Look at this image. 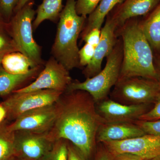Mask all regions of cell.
<instances>
[{"label": "cell", "mask_w": 160, "mask_h": 160, "mask_svg": "<svg viewBox=\"0 0 160 160\" xmlns=\"http://www.w3.org/2000/svg\"><path fill=\"white\" fill-rule=\"evenodd\" d=\"M55 120L47 132L52 142L64 139L89 160L94 151L98 130L106 122L97 111L92 97L83 90L66 91L54 104Z\"/></svg>", "instance_id": "6da1fadb"}, {"label": "cell", "mask_w": 160, "mask_h": 160, "mask_svg": "<svg viewBox=\"0 0 160 160\" xmlns=\"http://www.w3.org/2000/svg\"><path fill=\"white\" fill-rule=\"evenodd\" d=\"M102 145V148L99 149L97 152L94 160H112L113 156Z\"/></svg>", "instance_id": "4dcf8cb0"}, {"label": "cell", "mask_w": 160, "mask_h": 160, "mask_svg": "<svg viewBox=\"0 0 160 160\" xmlns=\"http://www.w3.org/2000/svg\"><path fill=\"white\" fill-rule=\"evenodd\" d=\"M34 5V0H30L15 12L7 26L19 51L38 66H44L46 62L42 58V47L33 36L32 24L36 14Z\"/></svg>", "instance_id": "5b68a950"}, {"label": "cell", "mask_w": 160, "mask_h": 160, "mask_svg": "<svg viewBox=\"0 0 160 160\" xmlns=\"http://www.w3.org/2000/svg\"><path fill=\"white\" fill-rule=\"evenodd\" d=\"M54 104L24 112L9 123L8 128L12 132L26 130L39 133L48 132L55 120L56 113Z\"/></svg>", "instance_id": "7c38bea8"}, {"label": "cell", "mask_w": 160, "mask_h": 160, "mask_svg": "<svg viewBox=\"0 0 160 160\" xmlns=\"http://www.w3.org/2000/svg\"><path fill=\"white\" fill-rule=\"evenodd\" d=\"M63 0H42L36 10V17L32 24L33 31L45 20L57 23L63 9Z\"/></svg>", "instance_id": "ffe728a7"}, {"label": "cell", "mask_w": 160, "mask_h": 160, "mask_svg": "<svg viewBox=\"0 0 160 160\" xmlns=\"http://www.w3.org/2000/svg\"><path fill=\"white\" fill-rule=\"evenodd\" d=\"M118 28L116 22L108 14L101 29V39L95 49L93 57L91 62L83 69L82 74L86 79L94 76L102 70L103 60L111 53L118 39L116 32Z\"/></svg>", "instance_id": "4fadbf2b"}, {"label": "cell", "mask_w": 160, "mask_h": 160, "mask_svg": "<svg viewBox=\"0 0 160 160\" xmlns=\"http://www.w3.org/2000/svg\"><path fill=\"white\" fill-rule=\"evenodd\" d=\"M112 160H143V158L138 156L129 153H119L112 155Z\"/></svg>", "instance_id": "1f68e13d"}, {"label": "cell", "mask_w": 160, "mask_h": 160, "mask_svg": "<svg viewBox=\"0 0 160 160\" xmlns=\"http://www.w3.org/2000/svg\"><path fill=\"white\" fill-rule=\"evenodd\" d=\"M122 60V42L118 37L112 52L106 57L104 69L94 76L86 78L83 82L72 80L66 91L80 90L87 92L96 103L105 100L108 98L111 89L119 79Z\"/></svg>", "instance_id": "277c9868"}, {"label": "cell", "mask_w": 160, "mask_h": 160, "mask_svg": "<svg viewBox=\"0 0 160 160\" xmlns=\"http://www.w3.org/2000/svg\"><path fill=\"white\" fill-rule=\"evenodd\" d=\"M76 2V0H66L51 50L52 56L69 71L80 67L78 41L87 18L78 14Z\"/></svg>", "instance_id": "3957f363"}, {"label": "cell", "mask_w": 160, "mask_h": 160, "mask_svg": "<svg viewBox=\"0 0 160 160\" xmlns=\"http://www.w3.org/2000/svg\"><path fill=\"white\" fill-rule=\"evenodd\" d=\"M68 145L67 140H57L51 149L41 160H68Z\"/></svg>", "instance_id": "603a6c76"}, {"label": "cell", "mask_w": 160, "mask_h": 160, "mask_svg": "<svg viewBox=\"0 0 160 160\" xmlns=\"http://www.w3.org/2000/svg\"><path fill=\"white\" fill-rule=\"evenodd\" d=\"M154 104L153 107L142 115L138 120L150 121L160 119V94Z\"/></svg>", "instance_id": "83f0119b"}, {"label": "cell", "mask_w": 160, "mask_h": 160, "mask_svg": "<svg viewBox=\"0 0 160 160\" xmlns=\"http://www.w3.org/2000/svg\"><path fill=\"white\" fill-rule=\"evenodd\" d=\"M143 160H160V155L158 156L152 158L148 159H145Z\"/></svg>", "instance_id": "d590c367"}, {"label": "cell", "mask_w": 160, "mask_h": 160, "mask_svg": "<svg viewBox=\"0 0 160 160\" xmlns=\"http://www.w3.org/2000/svg\"><path fill=\"white\" fill-rule=\"evenodd\" d=\"M101 0H76V10L79 15L87 17L99 4Z\"/></svg>", "instance_id": "d4e9b609"}, {"label": "cell", "mask_w": 160, "mask_h": 160, "mask_svg": "<svg viewBox=\"0 0 160 160\" xmlns=\"http://www.w3.org/2000/svg\"><path fill=\"white\" fill-rule=\"evenodd\" d=\"M146 134L134 123H103L97 133V142L123 141Z\"/></svg>", "instance_id": "9a60e30c"}, {"label": "cell", "mask_w": 160, "mask_h": 160, "mask_svg": "<svg viewBox=\"0 0 160 160\" xmlns=\"http://www.w3.org/2000/svg\"><path fill=\"white\" fill-rule=\"evenodd\" d=\"M139 18L126 21L117 30L123 45V60L119 78L141 77L157 80L154 55L141 29Z\"/></svg>", "instance_id": "7a4b0ae2"}, {"label": "cell", "mask_w": 160, "mask_h": 160, "mask_svg": "<svg viewBox=\"0 0 160 160\" xmlns=\"http://www.w3.org/2000/svg\"><path fill=\"white\" fill-rule=\"evenodd\" d=\"M1 65L7 72L13 74H25L40 66L19 51L12 52L5 55Z\"/></svg>", "instance_id": "d6986e66"}, {"label": "cell", "mask_w": 160, "mask_h": 160, "mask_svg": "<svg viewBox=\"0 0 160 160\" xmlns=\"http://www.w3.org/2000/svg\"><path fill=\"white\" fill-rule=\"evenodd\" d=\"M18 0H0V20L8 24L15 14Z\"/></svg>", "instance_id": "cb8c5ba5"}, {"label": "cell", "mask_w": 160, "mask_h": 160, "mask_svg": "<svg viewBox=\"0 0 160 160\" xmlns=\"http://www.w3.org/2000/svg\"><path fill=\"white\" fill-rule=\"evenodd\" d=\"M44 66H40L25 74L7 72L0 65V97L6 98L13 92L28 86L37 78Z\"/></svg>", "instance_id": "2e32d148"}, {"label": "cell", "mask_w": 160, "mask_h": 160, "mask_svg": "<svg viewBox=\"0 0 160 160\" xmlns=\"http://www.w3.org/2000/svg\"><path fill=\"white\" fill-rule=\"evenodd\" d=\"M68 160H89L73 144L68 141Z\"/></svg>", "instance_id": "f546056e"}, {"label": "cell", "mask_w": 160, "mask_h": 160, "mask_svg": "<svg viewBox=\"0 0 160 160\" xmlns=\"http://www.w3.org/2000/svg\"><path fill=\"white\" fill-rule=\"evenodd\" d=\"M95 48L87 43L79 50L78 56L80 67H86L91 62L93 57Z\"/></svg>", "instance_id": "4316f807"}, {"label": "cell", "mask_w": 160, "mask_h": 160, "mask_svg": "<svg viewBox=\"0 0 160 160\" xmlns=\"http://www.w3.org/2000/svg\"><path fill=\"white\" fill-rule=\"evenodd\" d=\"M102 144L112 155L129 153L144 160L160 155V137L152 135L146 134L129 139L110 141Z\"/></svg>", "instance_id": "30bf717a"}, {"label": "cell", "mask_w": 160, "mask_h": 160, "mask_svg": "<svg viewBox=\"0 0 160 160\" xmlns=\"http://www.w3.org/2000/svg\"><path fill=\"white\" fill-rule=\"evenodd\" d=\"M160 94L157 80L141 77L119 79L110 92L111 99L126 105L154 103Z\"/></svg>", "instance_id": "8992f818"}, {"label": "cell", "mask_w": 160, "mask_h": 160, "mask_svg": "<svg viewBox=\"0 0 160 160\" xmlns=\"http://www.w3.org/2000/svg\"><path fill=\"white\" fill-rule=\"evenodd\" d=\"M9 122L0 123V160H8L14 155V132L8 128Z\"/></svg>", "instance_id": "44dd1931"}, {"label": "cell", "mask_w": 160, "mask_h": 160, "mask_svg": "<svg viewBox=\"0 0 160 160\" xmlns=\"http://www.w3.org/2000/svg\"><path fill=\"white\" fill-rule=\"evenodd\" d=\"M124 0H101L97 8L88 16L82 31L81 38L92 29H101L107 16L116 6Z\"/></svg>", "instance_id": "ac0fdd59"}, {"label": "cell", "mask_w": 160, "mask_h": 160, "mask_svg": "<svg viewBox=\"0 0 160 160\" xmlns=\"http://www.w3.org/2000/svg\"><path fill=\"white\" fill-rule=\"evenodd\" d=\"M160 0H124L116 6L109 13L116 22L118 28L126 21L143 17L149 13Z\"/></svg>", "instance_id": "5bb4252c"}, {"label": "cell", "mask_w": 160, "mask_h": 160, "mask_svg": "<svg viewBox=\"0 0 160 160\" xmlns=\"http://www.w3.org/2000/svg\"><path fill=\"white\" fill-rule=\"evenodd\" d=\"M30 0H18V3L17 6H16V8L15 11V13L16 12H17L20 9H22V8L25 6V5Z\"/></svg>", "instance_id": "e575fe53"}, {"label": "cell", "mask_w": 160, "mask_h": 160, "mask_svg": "<svg viewBox=\"0 0 160 160\" xmlns=\"http://www.w3.org/2000/svg\"><path fill=\"white\" fill-rule=\"evenodd\" d=\"M140 26L154 55H160V1L140 19Z\"/></svg>", "instance_id": "e0dca14e"}, {"label": "cell", "mask_w": 160, "mask_h": 160, "mask_svg": "<svg viewBox=\"0 0 160 160\" xmlns=\"http://www.w3.org/2000/svg\"><path fill=\"white\" fill-rule=\"evenodd\" d=\"M101 36V29L95 28L89 31L82 39L85 43L89 44L96 48L99 43Z\"/></svg>", "instance_id": "f1b7e54d"}, {"label": "cell", "mask_w": 160, "mask_h": 160, "mask_svg": "<svg viewBox=\"0 0 160 160\" xmlns=\"http://www.w3.org/2000/svg\"><path fill=\"white\" fill-rule=\"evenodd\" d=\"M53 143L47 132L15 131L14 156L23 160H41L51 149Z\"/></svg>", "instance_id": "9c48e42d"}, {"label": "cell", "mask_w": 160, "mask_h": 160, "mask_svg": "<svg viewBox=\"0 0 160 160\" xmlns=\"http://www.w3.org/2000/svg\"><path fill=\"white\" fill-rule=\"evenodd\" d=\"M150 105H124L109 98L96 103L98 113L107 123H134L151 109Z\"/></svg>", "instance_id": "8fae6325"}, {"label": "cell", "mask_w": 160, "mask_h": 160, "mask_svg": "<svg viewBox=\"0 0 160 160\" xmlns=\"http://www.w3.org/2000/svg\"><path fill=\"white\" fill-rule=\"evenodd\" d=\"M8 160H23L17 157L14 156H13L11 158H9V159Z\"/></svg>", "instance_id": "8d00e7d4"}, {"label": "cell", "mask_w": 160, "mask_h": 160, "mask_svg": "<svg viewBox=\"0 0 160 160\" xmlns=\"http://www.w3.org/2000/svg\"><path fill=\"white\" fill-rule=\"evenodd\" d=\"M15 51H19L18 48L12 37L7 24L0 20V65L5 55Z\"/></svg>", "instance_id": "7402d4cb"}, {"label": "cell", "mask_w": 160, "mask_h": 160, "mask_svg": "<svg viewBox=\"0 0 160 160\" xmlns=\"http://www.w3.org/2000/svg\"><path fill=\"white\" fill-rule=\"evenodd\" d=\"M134 123L146 134L160 137V119L150 121L138 120Z\"/></svg>", "instance_id": "484cf974"}, {"label": "cell", "mask_w": 160, "mask_h": 160, "mask_svg": "<svg viewBox=\"0 0 160 160\" xmlns=\"http://www.w3.org/2000/svg\"><path fill=\"white\" fill-rule=\"evenodd\" d=\"M63 93L51 89L13 92L2 102L7 111L6 120L12 122L26 112L53 105Z\"/></svg>", "instance_id": "52a82bcc"}, {"label": "cell", "mask_w": 160, "mask_h": 160, "mask_svg": "<svg viewBox=\"0 0 160 160\" xmlns=\"http://www.w3.org/2000/svg\"><path fill=\"white\" fill-rule=\"evenodd\" d=\"M154 66L158 76V81L160 85V56L154 55Z\"/></svg>", "instance_id": "d6a6232c"}, {"label": "cell", "mask_w": 160, "mask_h": 160, "mask_svg": "<svg viewBox=\"0 0 160 160\" xmlns=\"http://www.w3.org/2000/svg\"><path fill=\"white\" fill-rule=\"evenodd\" d=\"M7 111L2 102H0V123L6 120Z\"/></svg>", "instance_id": "836d02e7"}, {"label": "cell", "mask_w": 160, "mask_h": 160, "mask_svg": "<svg viewBox=\"0 0 160 160\" xmlns=\"http://www.w3.org/2000/svg\"></svg>", "instance_id": "74e56055"}, {"label": "cell", "mask_w": 160, "mask_h": 160, "mask_svg": "<svg viewBox=\"0 0 160 160\" xmlns=\"http://www.w3.org/2000/svg\"><path fill=\"white\" fill-rule=\"evenodd\" d=\"M72 81L69 70L51 56L46 61L44 68L34 81L13 92L51 89L64 92Z\"/></svg>", "instance_id": "ba28073f"}]
</instances>
